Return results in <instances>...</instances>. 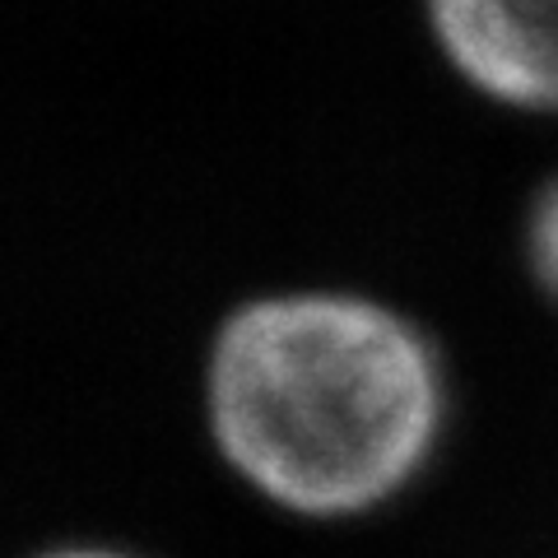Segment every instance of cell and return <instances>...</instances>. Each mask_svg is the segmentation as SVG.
Wrapping results in <instances>:
<instances>
[{"label":"cell","mask_w":558,"mask_h":558,"mask_svg":"<svg viewBox=\"0 0 558 558\" xmlns=\"http://www.w3.org/2000/svg\"><path fill=\"white\" fill-rule=\"evenodd\" d=\"M201 410L219 461L260 502L303 521H354L396 502L438 457L447 373L391 303L284 289L219 322Z\"/></svg>","instance_id":"cell-1"},{"label":"cell","mask_w":558,"mask_h":558,"mask_svg":"<svg viewBox=\"0 0 558 558\" xmlns=\"http://www.w3.org/2000/svg\"><path fill=\"white\" fill-rule=\"evenodd\" d=\"M424 24L484 102L558 117V0H424Z\"/></svg>","instance_id":"cell-2"},{"label":"cell","mask_w":558,"mask_h":558,"mask_svg":"<svg viewBox=\"0 0 558 558\" xmlns=\"http://www.w3.org/2000/svg\"><path fill=\"white\" fill-rule=\"evenodd\" d=\"M526 270L549 303H558V178L539 186L526 215Z\"/></svg>","instance_id":"cell-3"},{"label":"cell","mask_w":558,"mask_h":558,"mask_svg":"<svg viewBox=\"0 0 558 558\" xmlns=\"http://www.w3.org/2000/svg\"><path fill=\"white\" fill-rule=\"evenodd\" d=\"M43 558H131V554H112V549H61V554H43Z\"/></svg>","instance_id":"cell-4"}]
</instances>
